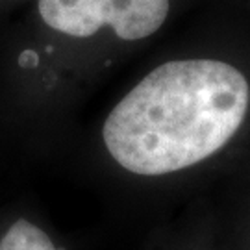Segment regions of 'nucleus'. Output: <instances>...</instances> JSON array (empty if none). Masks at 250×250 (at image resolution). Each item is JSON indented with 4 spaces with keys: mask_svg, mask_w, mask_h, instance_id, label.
I'll return each mask as SVG.
<instances>
[{
    "mask_svg": "<svg viewBox=\"0 0 250 250\" xmlns=\"http://www.w3.org/2000/svg\"><path fill=\"white\" fill-rule=\"evenodd\" d=\"M250 109V82L215 58H170L134 80L100 119L107 169L139 186H169L223 152Z\"/></svg>",
    "mask_w": 250,
    "mask_h": 250,
    "instance_id": "nucleus-1",
    "label": "nucleus"
},
{
    "mask_svg": "<svg viewBox=\"0 0 250 250\" xmlns=\"http://www.w3.org/2000/svg\"><path fill=\"white\" fill-rule=\"evenodd\" d=\"M169 9L170 0H106V28L119 41H145L167 22Z\"/></svg>",
    "mask_w": 250,
    "mask_h": 250,
    "instance_id": "nucleus-2",
    "label": "nucleus"
},
{
    "mask_svg": "<svg viewBox=\"0 0 250 250\" xmlns=\"http://www.w3.org/2000/svg\"><path fill=\"white\" fill-rule=\"evenodd\" d=\"M106 0H37L46 26L72 39H89L106 28Z\"/></svg>",
    "mask_w": 250,
    "mask_h": 250,
    "instance_id": "nucleus-3",
    "label": "nucleus"
},
{
    "mask_svg": "<svg viewBox=\"0 0 250 250\" xmlns=\"http://www.w3.org/2000/svg\"><path fill=\"white\" fill-rule=\"evenodd\" d=\"M0 250H62L34 217L15 215L0 232Z\"/></svg>",
    "mask_w": 250,
    "mask_h": 250,
    "instance_id": "nucleus-4",
    "label": "nucleus"
}]
</instances>
